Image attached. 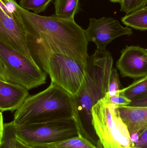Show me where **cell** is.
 <instances>
[{
    "label": "cell",
    "mask_w": 147,
    "mask_h": 148,
    "mask_svg": "<svg viewBox=\"0 0 147 148\" xmlns=\"http://www.w3.org/2000/svg\"><path fill=\"white\" fill-rule=\"evenodd\" d=\"M17 13L26 34L30 53L45 72L53 54L67 56L87 67L88 41L85 31L74 19H63L55 14L40 15L16 4Z\"/></svg>",
    "instance_id": "obj_1"
},
{
    "label": "cell",
    "mask_w": 147,
    "mask_h": 148,
    "mask_svg": "<svg viewBox=\"0 0 147 148\" xmlns=\"http://www.w3.org/2000/svg\"><path fill=\"white\" fill-rule=\"evenodd\" d=\"M113 59L107 50L97 49L89 56L86 73L81 88L73 96L75 118L79 134L98 146L99 141L92 123L93 106L108 92Z\"/></svg>",
    "instance_id": "obj_2"
},
{
    "label": "cell",
    "mask_w": 147,
    "mask_h": 148,
    "mask_svg": "<svg viewBox=\"0 0 147 148\" xmlns=\"http://www.w3.org/2000/svg\"><path fill=\"white\" fill-rule=\"evenodd\" d=\"M72 95L51 83L45 90L29 96L15 112L12 121L16 125L40 123L74 118Z\"/></svg>",
    "instance_id": "obj_3"
},
{
    "label": "cell",
    "mask_w": 147,
    "mask_h": 148,
    "mask_svg": "<svg viewBox=\"0 0 147 148\" xmlns=\"http://www.w3.org/2000/svg\"><path fill=\"white\" fill-rule=\"evenodd\" d=\"M92 116L94 130L103 148H138L131 142L118 106L110 103L106 96L93 106Z\"/></svg>",
    "instance_id": "obj_4"
},
{
    "label": "cell",
    "mask_w": 147,
    "mask_h": 148,
    "mask_svg": "<svg viewBox=\"0 0 147 148\" xmlns=\"http://www.w3.org/2000/svg\"><path fill=\"white\" fill-rule=\"evenodd\" d=\"M47 73L33 58L25 56L0 42V81L28 90L46 82Z\"/></svg>",
    "instance_id": "obj_5"
},
{
    "label": "cell",
    "mask_w": 147,
    "mask_h": 148,
    "mask_svg": "<svg viewBox=\"0 0 147 148\" xmlns=\"http://www.w3.org/2000/svg\"><path fill=\"white\" fill-rule=\"evenodd\" d=\"M16 125V138L30 147L48 145L80 134L74 118Z\"/></svg>",
    "instance_id": "obj_6"
},
{
    "label": "cell",
    "mask_w": 147,
    "mask_h": 148,
    "mask_svg": "<svg viewBox=\"0 0 147 148\" xmlns=\"http://www.w3.org/2000/svg\"><path fill=\"white\" fill-rule=\"evenodd\" d=\"M87 67L64 55L53 54L49 57L46 73L51 83L74 96L82 86Z\"/></svg>",
    "instance_id": "obj_7"
},
{
    "label": "cell",
    "mask_w": 147,
    "mask_h": 148,
    "mask_svg": "<svg viewBox=\"0 0 147 148\" xmlns=\"http://www.w3.org/2000/svg\"><path fill=\"white\" fill-rule=\"evenodd\" d=\"M88 28L85 30L88 42H94L97 49L105 50L109 43L123 36L133 34L132 29L123 27L120 22L111 17L89 19Z\"/></svg>",
    "instance_id": "obj_8"
},
{
    "label": "cell",
    "mask_w": 147,
    "mask_h": 148,
    "mask_svg": "<svg viewBox=\"0 0 147 148\" xmlns=\"http://www.w3.org/2000/svg\"><path fill=\"white\" fill-rule=\"evenodd\" d=\"M0 42L25 56L33 58L25 28L17 11L14 14H8L0 9Z\"/></svg>",
    "instance_id": "obj_9"
},
{
    "label": "cell",
    "mask_w": 147,
    "mask_h": 148,
    "mask_svg": "<svg viewBox=\"0 0 147 148\" xmlns=\"http://www.w3.org/2000/svg\"><path fill=\"white\" fill-rule=\"evenodd\" d=\"M117 66L123 77L134 79L147 76V50L139 46H127L123 49Z\"/></svg>",
    "instance_id": "obj_10"
},
{
    "label": "cell",
    "mask_w": 147,
    "mask_h": 148,
    "mask_svg": "<svg viewBox=\"0 0 147 148\" xmlns=\"http://www.w3.org/2000/svg\"><path fill=\"white\" fill-rule=\"evenodd\" d=\"M28 90L20 85L0 81L1 113L17 110L29 96Z\"/></svg>",
    "instance_id": "obj_11"
},
{
    "label": "cell",
    "mask_w": 147,
    "mask_h": 148,
    "mask_svg": "<svg viewBox=\"0 0 147 148\" xmlns=\"http://www.w3.org/2000/svg\"><path fill=\"white\" fill-rule=\"evenodd\" d=\"M118 110L130 135L137 133L140 136L147 130V108L120 106Z\"/></svg>",
    "instance_id": "obj_12"
},
{
    "label": "cell",
    "mask_w": 147,
    "mask_h": 148,
    "mask_svg": "<svg viewBox=\"0 0 147 148\" xmlns=\"http://www.w3.org/2000/svg\"><path fill=\"white\" fill-rule=\"evenodd\" d=\"M55 14L65 19H74L75 15L80 10V0H55Z\"/></svg>",
    "instance_id": "obj_13"
},
{
    "label": "cell",
    "mask_w": 147,
    "mask_h": 148,
    "mask_svg": "<svg viewBox=\"0 0 147 148\" xmlns=\"http://www.w3.org/2000/svg\"><path fill=\"white\" fill-rule=\"evenodd\" d=\"M124 25L141 31L147 30V8L128 14L121 18Z\"/></svg>",
    "instance_id": "obj_14"
},
{
    "label": "cell",
    "mask_w": 147,
    "mask_h": 148,
    "mask_svg": "<svg viewBox=\"0 0 147 148\" xmlns=\"http://www.w3.org/2000/svg\"><path fill=\"white\" fill-rule=\"evenodd\" d=\"M46 146L51 148H103L100 143L98 146H97L80 134L78 136Z\"/></svg>",
    "instance_id": "obj_15"
},
{
    "label": "cell",
    "mask_w": 147,
    "mask_h": 148,
    "mask_svg": "<svg viewBox=\"0 0 147 148\" xmlns=\"http://www.w3.org/2000/svg\"><path fill=\"white\" fill-rule=\"evenodd\" d=\"M122 95L130 100L138 99L147 95V76L137 81L120 90Z\"/></svg>",
    "instance_id": "obj_16"
},
{
    "label": "cell",
    "mask_w": 147,
    "mask_h": 148,
    "mask_svg": "<svg viewBox=\"0 0 147 148\" xmlns=\"http://www.w3.org/2000/svg\"><path fill=\"white\" fill-rule=\"evenodd\" d=\"M0 148H15L16 124L13 121L3 123L1 114Z\"/></svg>",
    "instance_id": "obj_17"
},
{
    "label": "cell",
    "mask_w": 147,
    "mask_h": 148,
    "mask_svg": "<svg viewBox=\"0 0 147 148\" xmlns=\"http://www.w3.org/2000/svg\"><path fill=\"white\" fill-rule=\"evenodd\" d=\"M53 0H20L19 5L21 8L27 11L39 14L45 11Z\"/></svg>",
    "instance_id": "obj_18"
},
{
    "label": "cell",
    "mask_w": 147,
    "mask_h": 148,
    "mask_svg": "<svg viewBox=\"0 0 147 148\" xmlns=\"http://www.w3.org/2000/svg\"><path fill=\"white\" fill-rule=\"evenodd\" d=\"M121 86L119 74L117 70L113 68L110 74L108 92L106 96L109 98L120 95V90H121Z\"/></svg>",
    "instance_id": "obj_19"
},
{
    "label": "cell",
    "mask_w": 147,
    "mask_h": 148,
    "mask_svg": "<svg viewBox=\"0 0 147 148\" xmlns=\"http://www.w3.org/2000/svg\"><path fill=\"white\" fill-rule=\"evenodd\" d=\"M121 5V11L128 14L146 7L147 0H122Z\"/></svg>",
    "instance_id": "obj_20"
},
{
    "label": "cell",
    "mask_w": 147,
    "mask_h": 148,
    "mask_svg": "<svg viewBox=\"0 0 147 148\" xmlns=\"http://www.w3.org/2000/svg\"><path fill=\"white\" fill-rule=\"evenodd\" d=\"M108 101L110 103L114 104L118 107L128 106L131 102V100L130 99L120 94L109 97L108 98Z\"/></svg>",
    "instance_id": "obj_21"
},
{
    "label": "cell",
    "mask_w": 147,
    "mask_h": 148,
    "mask_svg": "<svg viewBox=\"0 0 147 148\" xmlns=\"http://www.w3.org/2000/svg\"><path fill=\"white\" fill-rule=\"evenodd\" d=\"M128 106L136 108H147V95L131 101Z\"/></svg>",
    "instance_id": "obj_22"
},
{
    "label": "cell",
    "mask_w": 147,
    "mask_h": 148,
    "mask_svg": "<svg viewBox=\"0 0 147 148\" xmlns=\"http://www.w3.org/2000/svg\"><path fill=\"white\" fill-rule=\"evenodd\" d=\"M135 146L138 148H147V130L140 136L139 141Z\"/></svg>",
    "instance_id": "obj_23"
},
{
    "label": "cell",
    "mask_w": 147,
    "mask_h": 148,
    "mask_svg": "<svg viewBox=\"0 0 147 148\" xmlns=\"http://www.w3.org/2000/svg\"><path fill=\"white\" fill-rule=\"evenodd\" d=\"M15 148H33L30 146L26 145L16 138V141Z\"/></svg>",
    "instance_id": "obj_24"
},
{
    "label": "cell",
    "mask_w": 147,
    "mask_h": 148,
    "mask_svg": "<svg viewBox=\"0 0 147 148\" xmlns=\"http://www.w3.org/2000/svg\"><path fill=\"white\" fill-rule=\"evenodd\" d=\"M139 138H140V135L137 133H133V134L130 135L131 142H132L133 145L134 146L139 141Z\"/></svg>",
    "instance_id": "obj_25"
},
{
    "label": "cell",
    "mask_w": 147,
    "mask_h": 148,
    "mask_svg": "<svg viewBox=\"0 0 147 148\" xmlns=\"http://www.w3.org/2000/svg\"><path fill=\"white\" fill-rule=\"evenodd\" d=\"M33 148H51L46 145H40V146H35L31 147Z\"/></svg>",
    "instance_id": "obj_26"
},
{
    "label": "cell",
    "mask_w": 147,
    "mask_h": 148,
    "mask_svg": "<svg viewBox=\"0 0 147 148\" xmlns=\"http://www.w3.org/2000/svg\"><path fill=\"white\" fill-rule=\"evenodd\" d=\"M111 2L113 3H118L121 4L122 0H110Z\"/></svg>",
    "instance_id": "obj_27"
},
{
    "label": "cell",
    "mask_w": 147,
    "mask_h": 148,
    "mask_svg": "<svg viewBox=\"0 0 147 148\" xmlns=\"http://www.w3.org/2000/svg\"><path fill=\"white\" fill-rule=\"evenodd\" d=\"M146 8H147V6H146Z\"/></svg>",
    "instance_id": "obj_28"
},
{
    "label": "cell",
    "mask_w": 147,
    "mask_h": 148,
    "mask_svg": "<svg viewBox=\"0 0 147 148\" xmlns=\"http://www.w3.org/2000/svg\"></svg>",
    "instance_id": "obj_29"
}]
</instances>
